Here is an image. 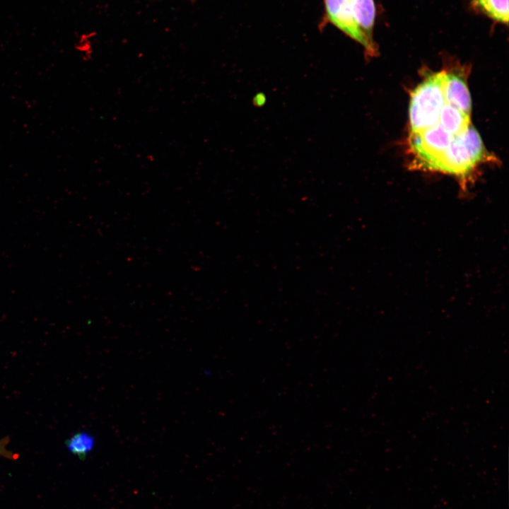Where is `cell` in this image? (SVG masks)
Masks as SVG:
<instances>
[{
	"label": "cell",
	"instance_id": "cell-9",
	"mask_svg": "<svg viewBox=\"0 0 509 509\" xmlns=\"http://www.w3.org/2000/svg\"><path fill=\"white\" fill-rule=\"evenodd\" d=\"M68 450L81 460H84L94 446L93 438L86 432H78L66 441Z\"/></svg>",
	"mask_w": 509,
	"mask_h": 509
},
{
	"label": "cell",
	"instance_id": "cell-11",
	"mask_svg": "<svg viewBox=\"0 0 509 509\" xmlns=\"http://www.w3.org/2000/svg\"><path fill=\"white\" fill-rule=\"evenodd\" d=\"M253 102L256 106H262L266 102L265 95L261 93L256 94L254 97Z\"/></svg>",
	"mask_w": 509,
	"mask_h": 509
},
{
	"label": "cell",
	"instance_id": "cell-7",
	"mask_svg": "<svg viewBox=\"0 0 509 509\" xmlns=\"http://www.w3.org/2000/svg\"><path fill=\"white\" fill-rule=\"evenodd\" d=\"M438 124L445 131L455 136L469 127V115L452 105L445 104L440 114Z\"/></svg>",
	"mask_w": 509,
	"mask_h": 509
},
{
	"label": "cell",
	"instance_id": "cell-2",
	"mask_svg": "<svg viewBox=\"0 0 509 509\" xmlns=\"http://www.w3.org/2000/svg\"><path fill=\"white\" fill-rule=\"evenodd\" d=\"M443 78V71L434 73L414 90L409 110L411 133L438 123L440 112L445 104Z\"/></svg>",
	"mask_w": 509,
	"mask_h": 509
},
{
	"label": "cell",
	"instance_id": "cell-3",
	"mask_svg": "<svg viewBox=\"0 0 509 509\" xmlns=\"http://www.w3.org/2000/svg\"><path fill=\"white\" fill-rule=\"evenodd\" d=\"M452 137L438 123L422 131L411 133L409 144L419 165L433 170Z\"/></svg>",
	"mask_w": 509,
	"mask_h": 509
},
{
	"label": "cell",
	"instance_id": "cell-1",
	"mask_svg": "<svg viewBox=\"0 0 509 509\" xmlns=\"http://www.w3.org/2000/svg\"><path fill=\"white\" fill-rule=\"evenodd\" d=\"M484 152V146L479 133L469 125L464 131L453 136L433 170L464 180L481 162Z\"/></svg>",
	"mask_w": 509,
	"mask_h": 509
},
{
	"label": "cell",
	"instance_id": "cell-10",
	"mask_svg": "<svg viewBox=\"0 0 509 509\" xmlns=\"http://www.w3.org/2000/svg\"><path fill=\"white\" fill-rule=\"evenodd\" d=\"M9 441V437H5L0 440V456L9 460H16L18 455L7 449Z\"/></svg>",
	"mask_w": 509,
	"mask_h": 509
},
{
	"label": "cell",
	"instance_id": "cell-8",
	"mask_svg": "<svg viewBox=\"0 0 509 509\" xmlns=\"http://www.w3.org/2000/svg\"><path fill=\"white\" fill-rule=\"evenodd\" d=\"M471 4L477 11L496 22L508 25V0H471Z\"/></svg>",
	"mask_w": 509,
	"mask_h": 509
},
{
	"label": "cell",
	"instance_id": "cell-4",
	"mask_svg": "<svg viewBox=\"0 0 509 509\" xmlns=\"http://www.w3.org/2000/svg\"><path fill=\"white\" fill-rule=\"evenodd\" d=\"M324 20L352 40L361 44L369 53L368 45L358 30L353 15L351 0H324Z\"/></svg>",
	"mask_w": 509,
	"mask_h": 509
},
{
	"label": "cell",
	"instance_id": "cell-6",
	"mask_svg": "<svg viewBox=\"0 0 509 509\" xmlns=\"http://www.w3.org/2000/svg\"><path fill=\"white\" fill-rule=\"evenodd\" d=\"M356 24L365 38L369 54L376 52L373 33L375 20V5L374 0H351Z\"/></svg>",
	"mask_w": 509,
	"mask_h": 509
},
{
	"label": "cell",
	"instance_id": "cell-5",
	"mask_svg": "<svg viewBox=\"0 0 509 509\" xmlns=\"http://www.w3.org/2000/svg\"><path fill=\"white\" fill-rule=\"evenodd\" d=\"M443 90L445 104L452 105L467 115L470 114L471 96L462 75L455 71H443Z\"/></svg>",
	"mask_w": 509,
	"mask_h": 509
}]
</instances>
